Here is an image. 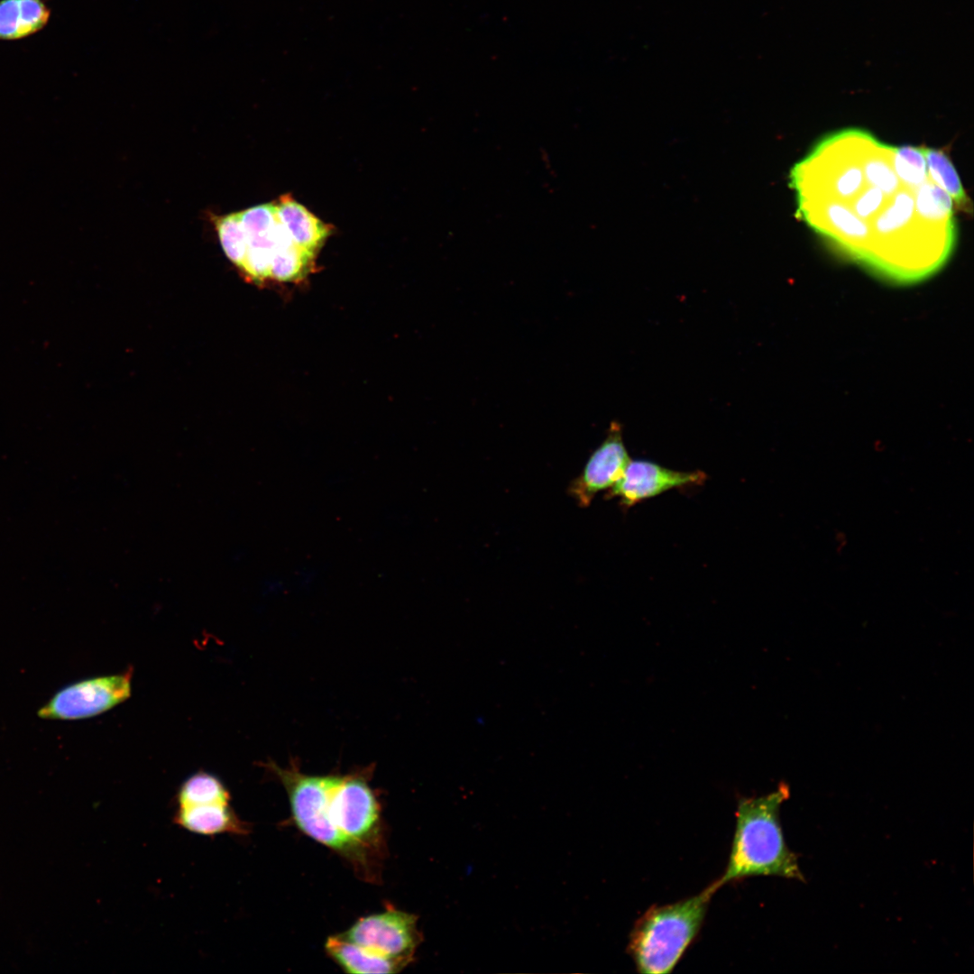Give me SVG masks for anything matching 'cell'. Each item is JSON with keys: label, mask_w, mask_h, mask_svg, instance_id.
<instances>
[{"label": "cell", "mask_w": 974, "mask_h": 974, "mask_svg": "<svg viewBox=\"0 0 974 974\" xmlns=\"http://www.w3.org/2000/svg\"><path fill=\"white\" fill-rule=\"evenodd\" d=\"M895 146L847 128L822 138L789 174L795 216L840 255L895 284L939 271L957 225L951 197L928 171L895 168Z\"/></svg>", "instance_id": "obj_1"}, {"label": "cell", "mask_w": 974, "mask_h": 974, "mask_svg": "<svg viewBox=\"0 0 974 974\" xmlns=\"http://www.w3.org/2000/svg\"><path fill=\"white\" fill-rule=\"evenodd\" d=\"M271 773L286 789L297 826L366 869L369 850L380 838V808L367 779L361 774L308 775L296 764H274Z\"/></svg>", "instance_id": "obj_2"}, {"label": "cell", "mask_w": 974, "mask_h": 974, "mask_svg": "<svg viewBox=\"0 0 974 974\" xmlns=\"http://www.w3.org/2000/svg\"><path fill=\"white\" fill-rule=\"evenodd\" d=\"M790 789L780 783L765 795L738 799L730 853L724 884L753 876H776L804 881L795 854L787 847L779 821L782 804Z\"/></svg>", "instance_id": "obj_3"}, {"label": "cell", "mask_w": 974, "mask_h": 974, "mask_svg": "<svg viewBox=\"0 0 974 974\" xmlns=\"http://www.w3.org/2000/svg\"><path fill=\"white\" fill-rule=\"evenodd\" d=\"M720 887L716 879L695 896L649 907L636 921L627 951L639 972L666 974L673 970L699 933L710 901Z\"/></svg>", "instance_id": "obj_4"}, {"label": "cell", "mask_w": 974, "mask_h": 974, "mask_svg": "<svg viewBox=\"0 0 974 974\" xmlns=\"http://www.w3.org/2000/svg\"><path fill=\"white\" fill-rule=\"evenodd\" d=\"M131 669L80 680L56 692L37 712L43 720L76 721L101 714L131 696Z\"/></svg>", "instance_id": "obj_5"}, {"label": "cell", "mask_w": 974, "mask_h": 974, "mask_svg": "<svg viewBox=\"0 0 974 974\" xmlns=\"http://www.w3.org/2000/svg\"><path fill=\"white\" fill-rule=\"evenodd\" d=\"M418 916L389 908L360 918L342 936L369 951L409 965L422 941Z\"/></svg>", "instance_id": "obj_6"}, {"label": "cell", "mask_w": 974, "mask_h": 974, "mask_svg": "<svg viewBox=\"0 0 974 974\" xmlns=\"http://www.w3.org/2000/svg\"><path fill=\"white\" fill-rule=\"evenodd\" d=\"M630 457L624 445L621 426L612 421L606 437L588 458L582 473L568 488L581 507L591 504L597 493L610 490L622 477Z\"/></svg>", "instance_id": "obj_7"}, {"label": "cell", "mask_w": 974, "mask_h": 974, "mask_svg": "<svg viewBox=\"0 0 974 974\" xmlns=\"http://www.w3.org/2000/svg\"><path fill=\"white\" fill-rule=\"evenodd\" d=\"M239 213L245 233L246 248L238 268L256 281L270 280L275 252L281 244L290 240L278 220L275 202L258 205Z\"/></svg>", "instance_id": "obj_8"}, {"label": "cell", "mask_w": 974, "mask_h": 974, "mask_svg": "<svg viewBox=\"0 0 974 974\" xmlns=\"http://www.w3.org/2000/svg\"><path fill=\"white\" fill-rule=\"evenodd\" d=\"M705 479L702 471H676L650 461L630 460L608 497L619 498L621 505L631 507L675 488L699 485Z\"/></svg>", "instance_id": "obj_9"}, {"label": "cell", "mask_w": 974, "mask_h": 974, "mask_svg": "<svg viewBox=\"0 0 974 974\" xmlns=\"http://www.w3.org/2000/svg\"><path fill=\"white\" fill-rule=\"evenodd\" d=\"M173 822L186 831L209 837L220 834L244 837L251 832L250 823L237 815L231 804L178 806Z\"/></svg>", "instance_id": "obj_10"}, {"label": "cell", "mask_w": 974, "mask_h": 974, "mask_svg": "<svg viewBox=\"0 0 974 974\" xmlns=\"http://www.w3.org/2000/svg\"><path fill=\"white\" fill-rule=\"evenodd\" d=\"M280 225L299 247L316 254L331 233V226L323 223L304 206L284 195L275 202Z\"/></svg>", "instance_id": "obj_11"}, {"label": "cell", "mask_w": 974, "mask_h": 974, "mask_svg": "<svg viewBox=\"0 0 974 974\" xmlns=\"http://www.w3.org/2000/svg\"><path fill=\"white\" fill-rule=\"evenodd\" d=\"M51 8L45 0H0V41H17L41 31Z\"/></svg>", "instance_id": "obj_12"}, {"label": "cell", "mask_w": 974, "mask_h": 974, "mask_svg": "<svg viewBox=\"0 0 974 974\" xmlns=\"http://www.w3.org/2000/svg\"><path fill=\"white\" fill-rule=\"evenodd\" d=\"M325 949L334 961L351 974L396 973L406 967L399 961L369 951L348 941L341 933L327 938Z\"/></svg>", "instance_id": "obj_13"}, {"label": "cell", "mask_w": 974, "mask_h": 974, "mask_svg": "<svg viewBox=\"0 0 974 974\" xmlns=\"http://www.w3.org/2000/svg\"><path fill=\"white\" fill-rule=\"evenodd\" d=\"M211 803L231 804V794L220 778L205 771L188 776L175 795L177 807Z\"/></svg>", "instance_id": "obj_14"}, {"label": "cell", "mask_w": 974, "mask_h": 974, "mask_svg": "<svg viewBox=\"0 0 974 974\" xmlns=\"http://www.w3.org/2000/svg\"><path fill=\"white\" fill-rule=\"evenodd\" d=\"M923 152L932 180L951 197L958 209L971 213V202L947 154L942 150L926 147H923Z\"/></svg>", "instance_id": "obj_15"}, {"label": "cell", "mask_w": 974, "mask_h": 974, "mask_svg": "<svg viewBox=\"0 0 974 974\" xmlns=\"http://www.w3.org/2000/svg\"><path fill=\"white\" fill-rule=\"evenodd\" d=\"M215 225L225 255L239 267L246 248V237L240 213L217 216L215 218Z\"/></svg>", "instance_id": "obj_16"}]
</instances>
